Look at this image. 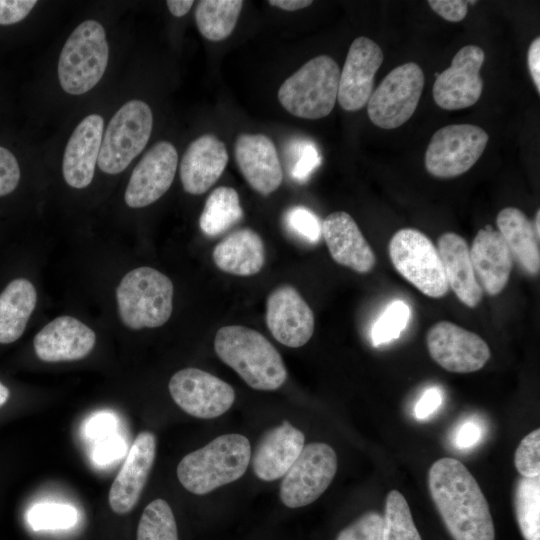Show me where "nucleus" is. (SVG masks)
Returning <instances> with one entry per match:
<instances>
[{"label": "nucleus", "instance_id": "f704fd0d", "mask_svg": "<svg viewBox=\"0 0 540 540\" xmlns=\"http://www.w3.org/2000/svg\"><path fill=\"white\" fill-rule=\"evenodd\" d=\"M27 522L35 531L68 529L77 522V510L68 504L38 503L27 512Z\"/></svg>", "mask_w": 540, "mask_h": 540}, {"label": "nucleus", "instance_id": "de8ad7c7", "mask_svg": "<svg viewBox=\"0 0 540 540\" xmlns=\"http://www.w3.org/2000/svg\"><path fill=\"white\" fill-rule=\"evenodd\" d=\"M482 429L479 423L473 420L462 423L454 436V444L458 449H468L474 446L481 438Z\"/></svg>", "mask_w": 540, "mask_h": 540}, {"label": "nucleus", "instance_id": "c756f323", "mask_svg": "<svg viewBox=\"0 0 540 540\" xmlns=\"http://www.w3.org/2000/svg\"><path fill=\"white\" fill-rule=\"evenodd\" d=\"M243 217L239 195L232 187L221 186L208 196L199 218L202 232L216 237L236 225Z\"/></svg>", "mask_w": 540, "mask_h": 540}, {"label": "nucleus", "instance_id": "1a4fd4ad", "mask_svg": "<svg viewBox=\"0 0 540 540\" xmlns=\"http://www.w3.org/2000/svg\"><path fill=\"white\" fill-rule=\"evenodd\" d=\"M424 82L423 70L415 62L392 69L367 102L371 122L382 129H395L407 122L417 108Z\"/></svg>", "mask_w": 540, "mask_h": 540}, {"label": "nucleus", "instance_id": "79ce46f5", "mask_svg": "<svg viewBox=\"0 0 540 540\" xmlns=\"http://www.w3.org/2000/svg\"><path fill=\"white\" fill-rule=\"evenodd\" d=\"M20 180V168L16 157L0 146V196L15 190Z\"/></svg>", "mask_w": 540, "mask_h": 540}, {"label": "nucleus", "instance_id": "aec40b11", "mask_svg": "<svg viewBox=\"0 0 540 540\" xmlns=\"http://www.w3.org/2000/svg\"><path fill=\"white\" fill-rule=\"evenodd\" d=\"M238 168L252 189L262 195L276 191L283 170L273 141L264 134H240L234 146Z\"/></svg>", "mask_w": 540, "mask_h": 540}, {"label": "nucleus", "instance_id": "ea45409f", "mask_svg": "<svg viewBox=\"0 0 540 540\" xmlns=\"http://www.w3.org/2000/svg\"><path fill=\"white\" fill-rule=\"evenodd\" d=\"M127 452V444L123 438L115 434L105 436L96 441L92 451V460L98 466H105L122 458Z\"/></svg>", "mask_w": 540, "mask_h": 540}, {"label": "nucleus", "instance_id": "4468645a", "mask_svg": "<svg viewBox=\"0 0 540 540\" xmlns=\"http://www.w3.org/2000/svg\"><path fill=\"white\" fill-rule=\"evenodd\" d=\"M484 59L485 53L479 46L462 47L454 55L451 65L437 74L432 89L435 103L445 110H459L474 105L483 90L480 69Z\"/></svg>", "mask_w": 540, "mask_h": 540}, {"label": "nucleus", "instance_id": "5fc2aeb1", "mask_svg": "<svg viewBox=\"0 0 540 540\" xmlns=\"http://www.w3.org/2000/svg\"><path fill=\"white\" fill-rule=\"evenodd\" d=\"M466 3L474 4L476 1H466Z\"/></svg>", "mask_w": 540, "mask_h": 540}, {"label": "nucleus", "instance_id": "3c124183", "mask_svg": "<svg viewBox=\"0 0 540 540\" xmlns=\"http://www.w3.org/2000/svg\"><path fill=\"white\" fill-rule=\"evenodd\" d=\"M167 7L172 15L175 17H182L186 15L191 9L194 1L192 0H168L166 1Z\"/></svg>", "mask_w": 540, "mask_h": 540}, {"label": "nucleus", "instance_id": "0eeeda50", "mask_svg": "<svg viewBox=\"0 0 540 540\" xmlns=\"http://www.w3.org/2000/svg\"><path fill=\"white\" fill-rule=\"evenodd\" d=\"M389 256L397 272L423 294L440 298L449 286L437 247L414 228L398 230L390 239Z\"/></svg>", "mask_w": 540, "mask_h": 540}, {"label": "nucleus", "instance_id": "c03bdc74", "mask_svg": "<svg viewBox=\"0 0 540 540\" xmlns=\"http://www.w3.org/2000/svg\"><path fill=\"white\" fill-rule=\"evenodd\" d=\"M35 0H0V25H11L23 20L33 9Z\"/></svg>", "mask_w": 540, "mask_h": 540}, {"label": "nucleus", "instance_id": "ddd939ff", "mask_svg": "<svg viewBox=\"0 0 540 540\" xmlns=\"http://www.w3.org/2000/svg\"><path fill=\"white\" fill-rule=\"evenodd\" d=\"M426 344L431 358L454 373L478 371L490 358L489 346L480 336L449 321L432 325Z\"/></svg>", "mask_w": 540, "mask_h": 540}, {"label": "nucleus", "instance_id": "f257e3e1", "mask_svg": "<svg viewBox=\"0 0 540 540\" xmlns=\"http://www.w3.org/2000/svg\"><path fill=\"white\" fill-rule=\"evenodd\" d=\"M428 486L454 540H495L488 502L463 463L450 457L435 461L428 473Z\"/></svg>", "mask_w": 540, "mask_h": 540}, {"label": "nucleus", "instance_id": "8fccbe9b", "mask_svg": "<svg viewBox=\"0 0 540 540\" xmlns=\"http://www.w3.org/2000/svg\"><path fill=\"white\" fill-rule=\"evenodd\" d=\"M311 0H270L268 4L285 11H296L310 6Z\"/></svg>", "mask_w": 540, "mask_h": 540}, {"label": "nucleus", "instance_id": "412c9836", "mask_svg": "<svg viewBox=\"0 0 540 540\" xmlns=\"http://www.w3.org/2000/svg\"><path fill=\"white\" fill-rule=\"evenodd\" d=\"M322 237L336 263L362 274L374 268V251L347 212L329 214L322 221Z\"/></svg>", "mask_w": 540, "mask_h": 540}, {"label": "nucleus", "instance_id": "b1692460", "mask_svg": "<svg viewBox=\"0 0 540 540\" xmlns=\"http://www.w3.org/2000/svg\"><path fill=\"white\" fill-rule=\"evenodd\" d=\"M304 440V434L288 421L268 430L250 458L254 474L263 481L283 477L300 455Z\"/></svg>", "mask_w": 540, "mask_h": 540}, {"label": "nucleus", "instance_id": "58836bf2", "mask_svg": "<svg viewBox=\"0 0 540 540\" xmlns=\"http://www.w3.org/2000/svg\"><path fill=\"white\" fill-rule=\"evenodd\" d=\"M382 515L369 511L342 529L335 540H382Z\"/></svg>", "mask_w": 540, "mask_h": 540}, {"label": "nucleus", "instance_id": "c85d7f7f", "mask_svg": "<svg viewBox=\"0 0 540 540\" xmlns=\"http://www.w3.org/2000/svg\"><path fill=\"white\" fill-rule=\"evenodd\" d=\"M37 302L34 285L25 278L11 281L0 294V344L18 340Z\"/></svg>", "mask_w": 540, "mask_h": 540}, {"label": "nucleus", "instance_id": "473e14b6", "mask_svg": "<svg viewBox=\"0 0 540 540\" xmlns=\"http://www.w3.org/2000/svg\"><path fill=\"white\" fill-rule=\"evenodd\" d=\"M382 518V540H422L409 505L399 491L388 492Z\"/></svg>", "mask_w": 540, "mask_h": 540}, {"label": "nucleus", "instance_id": "a18cd8bd", "mask_svg": "<svg viewBox=\"0 0 540 540\" xmlns=\"http://www.w3.org/2000/svg\"><path fill=\"white\" fill-rule=\"evenodd\" d=\"M431 9L449 22H460L468 11V4L462 0H429Z\"/></svg>", "mask_w": 540, "mask_h": 540}, {"label": "nucleus", "instance_id": "7ed1b4c3", "mask_svg": "<svg viewBox=\"0 0 540 540\" xmlns=\"http://www.w3.org/2000/svg\"><path fill=\"white\" fill-rule=\"evenodd\" d=\"M250 458L251 446L245 436L221 435L185 455L177 466V477L186 490L204 495L239 479Z\"/></svg>", "mask_w": 540, "mask_h": 540}, {"label": "nucleus", "instance_id": "e433bc0d", "mask_svg": "<svg viewBox=\"0 0 540 540\" xmlns=\"http://www.w3.org/2000/svg\"><path fill=\"white\" fill-rule=\"evenodd\" d=\"M514 465L521 476L540 475V429L527 434L518 445L514 455Z\"/></svg>", "mask_w": 540, "mask_h": 540}, {"label": "nucleus", "instance_id": "f8f14e48", "mask_svg": "<svg viewBox=\"0 0 540 540\" xmlns=\"http://www.w3.org/2000/svg\"><path fill=\"white\" fill-rule=\"evenodd\" d=\"M168 388L172 399L183 411L201 419L224 414L235 400V391L228 383L193 367L176 372Z\"/></svg>", "mask_w": 540, "mask_h": 540}, {"label": "nucleus", "instance_id": "49530a36", "mask_svg": "<svg viewBox=\"0 0 540 540\" xmlns=\"http://www.w3.org/2000/svg\"><path fill=\"white\" fill-rule=\"evenodd\" d=\"M443 394L439 387L433 386L426 389L414 409L415 417L424 420L431 416L441 405Z\"/></svg>", "mask_w": 540, "mask_h": 540}, {"label": "nucleus", "instance_id": "6e6552de", "mask_svg": "<svg viewBox=\"0 0 540 540\" xmlns=\"http://www.w3.org/2000/svg\"><path fill=\"white\" fill-rule=\"evenodd\" d=\"M153 127L147 103L130 100L111 118L101 142L97 164L107 174L124 171L145 148Z\"/></svg>", "mask_w": 540, "mask_h": 540}, {"label": "nucleus", "instance_id": "72a5a7b5", "mask_svg": "<svg viewBox=\"0 0 540 540\" xmlns=\"http://www.w3.org/2000/svg\"><path fill=\"white\" fill-rule=\"evenodd\" d=\"M136 540H179L172 509L165 500L155 499L145 507Z\"/></svg>", "mask_w": 540, "mask_h": 540}, {"label": "nucleus", "instance_id": "2f4dec72", "mask_svg": "<svg viewBox=\"0 0 540 540\" xmlns=\"http://www.w3.org/2000/svg\"><path fill=\"white\" fill-rule=\"evenodd\" d=\"M515 516L525 540H540V475L520 476L513 495Z\"/></svg>", "mask_w": 540, "mask_h": 540}, {"label": "nucleus", "instance_id": "603ef678", "mask_svg": "<svg viewBox=\"0 0 540 540\" xmlns=\"http://www.w3.org/2000/svg\"><path fill=\"white\" fill-rule=\"evenodd\" d=\"M10 396L9 389L0 382V408L8 401Z\"/></svg>", "mask_w": 540, "mask_h": 540}, {"label": "nucleus", "instance_id": "dca6fc26", "mask_svg": "<svg viewBox=\"0 0 540 540\" xmlns=\"http://www.w3.org/2000/svg\"><path fill=\"white\" fill-rule=\"evenodd\" d=\"M383 60L382 49L370 38L359 36L351 43L340 71L337 95L344 110L355 112L367 105Z\"/></svg>", "mask_w": 540, "mask_h": 540}, {"label": "nucleus", "instance_id": "20e7f679", "mask_svg": "<svg viewBox=\"0 0 540 540\" xmlns=\"http://www.w3.org/2000/svg\"><path fill=\"white\" fill-rule=\"evenodd\" d=\"M173 283L152 267L129 271L116 289L120 320L129 329L156 328L164 325L173 310Z\"/></svg>", "mask_w": 540, "mask_h": 540}, {"label": "nucleus", "instance_id": "39448f33", "mask_svg": "<svg viewBox=\"0 0 540 540\" xmlns=\"http://www.w3.org/2000/svg\"><path fill=\"white\" fill-rule=\"evenodd\" d=\"M340 68L328 55H319L288 77L278 90L280 104L293 116L320 119L337 101Z\"/></svg>", "mask_w": 540, "mask_h": 540}, {"label": "nucleus", "instance_id": "f03ea898", "mask_svg": "<svg viewBox=\"0 0 540 540\" xmlns=\"http://www.w3.org/2000/svg\"><path fill=\"white\" fill-rule=\"evenodd\" d=\"M218 357L253 389L276 390L287 379L284 361L261 333L241 325L221 327L214 339Z\"/></svg>", "mask_w": 540, "mask_h": 540}, {"label": "nucleus", "instance_id": "cd10ccee", "mask_svg": "<svg viewBox=\"0 0 540 540\" xmlns=\"http://www.w3.org/2000/svg\"><path fill=\"white\" fill-rule=\"evenodd\" d=\"M496 224L512 257L528 274L537 275L540 270V238L524 212L515 207L503 208L497 215Z\"/></svg>", "mask_w": 540, "mask_h": 540}, {"label": "nucleus", "instance_id": "37998d69", "mask_svg": "<svg viewBox=\"0 0 540 540\" xmlns=\"http://www.w3.org/2000/svg\"><path fill=\"white\" fill-rule=\"evenodd\" d=\"M118 425L117 418L109 412H99L86 421L84 434L88 439L99 440L113 434Z\"/></svg>", "mask_w": 540, "mask_h": 540}, {"label": "nucleus", "instance_id": "a19ab883", "mask_svg": "<svg viewBox=\"0 0 540 540\" xmlns=\"http://www.w3.org/2000/svg\"><path fill=\"white\" fill-rule=\"evenodd\" d=\"M297 159L292 166L291 176L297 182H305L312 172L319 166L321 157L317 148L308 142L296 147Z\"/></svg>", "mask_w": 540, "mask_h": 540}, {"label": "nucleus", "instance_id": "7c9ffc66", "mask_svg": "<svg viewBox=\"0 0 540 540\" xmlns=\"http://www.w3.org/2000/svg\"><path fill=\"white\" fill-rule=\"evenodd\" d=\"M244 2L241 0H201L195 9V21L202 36L222 41L233 32Z\"/></svg>", "mask_w": 540, "mask_h": 540}, {"label": "nucleus", "instance_id": "09e8293b", "mask_svg": "<svg viewBox=\"0 0 540 540\" xmlns=\"http://www.w3.org/2000/svg\"><path fill=\"white\" fill-rule=\"evenodd\" d=\"M527 64L537 93L540 94V37H536L528 48Z\"/></svg>", "mask_w": 540, "mask_h": 540}, {"label": "nucleus", "instance_id": "c9c22d12", "mask_svg": "<svg viewBox=\"0 0 540 540\" xmlns=\"http://www.w3.org/2000/svg\"><path fill=\"white\" fill-rule=\"evenodd\" d=\"M410 318V308L402 300L390 303L371 329L374 346L389 343L400 337Z\"/></svg>", "mask_w": 540, "mask_h": 540}, {"label": "nucleus", "instance_id": "9b49d317", "mask_svg": "<svg viewBox=\"0 0 540 540\" xmlns=\"http://www.w3.org/2000/svg\"><path fill=\"white\" fill-rule=\"evenodd\" d=\"M337 471V455L322 442L303 447L280 485V499L289 508H299L318 499L331 484Z\"/></svg>", "mask_w": 540, "mask_h": 540}, {"label": "nucleus", "instance_id": "bb28decb", "mask_svg": "<svg viewBox=\"0 0 540 540\" xmlns=\"http://www.w3.org/2000/svg\"><path fill=\"white\" fill-rule=\"evenodd\" d=\"M215 265L237 276L255 275L265 262L264 243L250 228L236 230L219 242L212 254Z\"/></svg>", "mask_w": 540, "mask_h": 540}, {"label": "nucleus", "instance_id": "423d86ee", "mask_svg": "<svg viewBox=\"0 0 540 540\" xmlns=\"http://www.w3.org/2000/svg\"><path fill=\"white\" fill-rule=\"evenodd\" d=\"M109 58L103 26L95 20L79 24L66 40L58 61L62 89L71 95L91 90L102 78Z\"/></svg>", "mask_w": 540, "mask_h": 540}, {"label": "nucleus", "instance_id": "2eb2a0df", "mask_svg": "<svg viewBox=\"0 0 540 540\" xmlns=\"http://www.w3.org/2000/svg\"><path fill=\"white\" fill-rule=\"evenodd\" d=\"M178 165L176 148L168 141L155 143L135 166L124 199L131 208L146 207L161 198L173 183Z\"/></svg>", "mask_w": 540, "mask_h": 540}, {"label": "nucleus", "instance_id": "4be33fe9", "mask_svg": "<svg viewBox=\"0 0 540 540\" xmlns=\"http://www.w3.org/2000/svg\"><path fill=\"white\" fill-rule=\"evenodd\" d=\"M228 163L225 144L213 134H204L190 143L180 162L183 189L201 195L222 175Z\"/></svg>", "mask_w": 540, "mask_h": 540}, {"label": "nucleus", "instance_id": "f3484780", "mask_svg": "<svg viewBox=\"0 0 540 540\" xmlns=\"http://www.w3.org/2000/svg\"><path fill=\"white\" fill-rule=\"evenodd\" d=\"M266 324L279 343L298 348L312 337L315 320L312 309L299 292L290 285H282L267 298Z\"/></svg>", "mask_w": 540, "mask_h": 540}, {"label": "nucleus", "instance_id": "9d476101", "mask_svg": "<svg viewBox=\"0 0 540 540\" xmlns=\"http://www.w3.org/2000/svg\"><path fill=\"white\" fill-rule=\"evenodd\" d=\"M487 132L473 124H451L438 129L425 152V168L437 178H453L467 172L488 143Z\"/></svg>", "mask_w": 540, "mask_h": 540}, {"label": "nucleus", "instance_id": "5701e85b", "mask_svg": "<svg viewBox=\"0 0 540 540\" xmlns=\"http://www.w3.org/2000/svg\"><path fill=\"white\" fill-rule=\"evenodd\" d=\"M104 120L98 114L85 117L70 136L62 162L66 183L77 189L87 187L93 177L98 161Z\"/></svg>", "mask_w": 540, "mask_h": 540}, {"label": "nucleus", "instance_id": "6ab92c4d", "mask_svg": "<svg viewBox=\"0 0 540 540\" xmlns=\"http://www.w3.org/2000/svg\"><path fill=\"white\" fill-rule=\"evenodd\" d=\"M96 343V334L72 316H59L34 337L37 357L44 362H66L85 358Z\"/></svg>", "mask_w": 540, "mask_h": 540}, {"label": "nucleus", "instance_id": "a211bd4d", "mask_svg": "<svg viewBox=\"0 0 540 540\" xmlns=\"http://www.w3.org/2000/svg\"><path fill=\"white\" fill-rule=\"evenodd\" d=\"M156 456V437L140 432L126 454L124 463L109 490V505L118 515L131 512L137 505Z\"/></svg>", "mask_w": 540, "mask_h": 540}, {"label": "nucleus", "instance_id": "4c0bfd02", "mask_svg": "<svg viewBox=\"0 0 540 540\" xmlns=\"http://www.w3.org/2000/svg\"><path fill=\"white\" fill-rule=\"evenodd\" d=\"M285 224L293 233L309 243H317L322 237V222L306 207L290 208L285 214Z\"/></svg>", "mask_w": 540, "mask_h": 540}, {"label": "nucleus", "instance_id": "864d4df0", "mask_svg": "<svg viewBox=\"0 0 540 540\" xmlns=\"http://www.w3.org/2000/svg\"><path fill=\"white\" fill-rule=\"evenodd\" d=\"M531 222H532V227H533V230H534L536 236L539 237V235H540V229H539L540 211H539V209H537V211H536V213L534 215V219Z\"/></svg>", "mask_w": 540, "mask_h": 540}, {"label": "nucleus", "instance_id": "393cba45", "mask_svg": "<svg viewBox=\"0 0 540 540\" xmlns=\"http://www.w3.org/2000/svg\"><path fill=\"white\" fill-rule=\"evenodd\" d=\"M470 259L482 291L494 296L507 285L512 271V255L498 231L480 229L472 242Z\"/></svg>", "mask_w": 540, "mask_h": 540}, {"label": "nucleus", "instance_id": "a878e982", "mask_svg": "<svg viewBox=\"0 0 540 540\" xmlns=\"http://www.w3.org/2000/svg\"><path fill=\"white\" fill-rule=\"evenodd\" d=\"M448 286L459 301L469 308L482 299V289L475 277L466 240L454 232H445L437 240Z\"/></svg>", "mask_w": 540, "mask_h": 540}]
</instances>
